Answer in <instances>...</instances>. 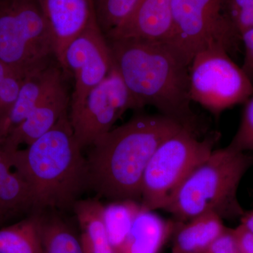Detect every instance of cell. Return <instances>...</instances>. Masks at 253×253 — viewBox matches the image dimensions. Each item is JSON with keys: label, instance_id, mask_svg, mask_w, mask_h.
Listing matches in <instances>:
<instances>
[{"label": "cell", "instance_id": "27", "mask_svg": "<svg viewBox=\"0 0 253 253\" xmlns=\"http://www.w3.org/2000/svg\"><path fill=\"white\" fill-rule=\"evenodd\" d=\"M241 253H253V235L242 224L234 229Z\"/></svg>", "mask_w": 253, "mask_h": 253}, {"label": "cell", "instance_id": "20", "mask_svg": "<svg viewBox=\"0 0 253 253\" xmlns=\"http://www.w3.org/2000/svg\"><path fill=\"white\" fill-rule=\"evenodd\" d=\"M0 253H43L37 212L0 228Z\"/></svg>", "mask_w": 253, "mask_h": 253}, {"label": "cell", "instance_id": "4", "mask_svg": "<svg viewBox=\"0 0 253 253\" xmlns=\"http://www.w3.org/2000/svg\"><path fill=\"white\" fill-rule=\"evenodd\" d=\"M253 166L252 156L229 145L214 150L190 173L164 211L181 222L207 213L223 220L241 219L246 211L240 204L238 191Z\"/></svg>", "mask_w": 253, "mask_h": 253}, {"label": "cell", "instance_id": "17", "mask_svg": "<svg viewBox=\"0 0 253 253\" xmlns=\"http://www.w3.org/2000/svg\"><path fill=\"white\" fill-rule=\"evenodd\" d=\"M226 228L223 219L214 213L179 221L172 236V253H205Z\"/></svg>", "mask_w": 253, "mask_h": 253}, {"label": "cell", "instance_id": "21", "mask_svg": "<svg viewBox=\"0 0 253 253\" xmlns=\"http://www.w3.org/2000/svg\"><path fill=\"white\" fill-rule=\"evenodd\" d=\"M141 209L134 200L112 201L104 206V221L108 237L115 253H121L135 219Z\"/></svg>", "mask_w": 253, "mask_h": 253}, {"label": "cell", "instance_id": "23", "mask_svg": "<svg viewBox=\"0 0 253 253\" xmlns=\"http://www.w3.org/2000/svg\"><path fill=\"white\" fill-rule=\"evenodd\" d=\"M229 146L241 152L253 151V93L246 102L239 129Z\"/></svg>", "mask_w": 253, "mask_h": 253}, {"label": "cell", "instance_id": "8", "mask_svg": "<svg viewBox=\"0 0 253 253\" xmlns=\"http://www.w3.org/2000/svg\"><path fill=\"white\" fill-rule=\"evenodd\" d=\"M226 0H172V34L168 44L186 62L201 50L221 46L229 53L241 41L225 11Z\"/></svg>", "mask_w": 253, "mask_h": 253}, {"label": "cell", "instance_id": "13", "mask_svg": "<svg viewBox=\"0 0 253 253\" xmlns=\"http://www.w3.org/2000/svg\"><path fill=\"white\" fill-rule=\"evenodd\" d=\"M172 0H140L129 18L107 39L139 40L168 43L172 34Z\"/></svg>", "mask_w": 253, "mask_h": 253}, {"label": "cell", "instance_id": "25", "mask_svg": "<svg viewBox=\"0 0 253 253\" xmlns=\"http://www.w3.org/2000/svg\"><path fill=\"white\" fill-rule=\"evenodd\" d=\"M205 253H241L234 229L226 228Z\"/></svg>", "mask_w": 253, "mask_h": 253}, {"label": "cell", "instance_id": "28", "mask_svg": "<svg viewBox=\"0 0 253 253\" xmlns=\"http://www.w3.org/2000/svg\"><path fill=\"white\" fill-rule=\"evenodd\" d=\"M243 226L253 235V208L251 211H245L244 215L240 219Z\"/></svg>", "mask_w": 253, "mask_h": 253}, {"label": "cell", "instance_id": "29", "mask_svg": "<svg viewBox=\"0 0 253 253\" xmlns=\"http://www.w3.org/2000/svg\"><path fill=\"white\" fill-rule=\"evenodd\" d=\"M9 71V68L0 61V83Z\"/></svg>", "mask_w": 253, "mask_h": 253}, {"label": "cell", "instance_id": "7", "mask_svg": "<svg viewBox=\"0 0 253 253\" xmlns=\"http://www.w3.org/2000/svg\"><path fill=\"white\" fill-rule=\"evenodd\" d=\"M189 86L192 102L215 116L246 103L253 93L252 80L221 46L194 55L189 65Z\"/></svg>", "mask_w": 253, "mask_h": 253}, {"label": "cell", "instance_id": "26", "mask_svg": "<svg viewBox=\"0 0 253 253\" xmlns=\"http://www.w3.org/2000/svg\"><path fill=\"white\" fill-rule=\"evenodd\" d=\"M241 41L244 44L245 56L242 69L251 80L253 78V27L241 33Z\"/></svg>", "mask_w": 253, "mask_h": 253}, {"label": "cell", "instance_id": "11", "mask_svg": "<svg viewBox=\"0 0 253 253\" xmlns=\"http://www.w3.org/2000/svg\"><path fill=\"white\" fill-rule=\"evenodd\" d=\"M49 25L55 56L61 66L68 44L97 21L95 0H38ZM62 68V67H61Z\"/></svg>", "mask_w": 253, "mask_h": 253}, {"label": "cell", "instance_id": "6", "mask_svg": "<svg viewBox=\"0 0 253 253\" xmlns=\"http://www.w3.org/2000/svg\"><path fill=\"white\" fill-rule=\"evenodd\" d=\"M215 134L204 139L181 129L158 146L143 176L140 204L145 209L165 210L186 178L214 151Z\"/></svg>", "mask_w": 253, "mask_h": 253}, {"label": "cell", "instance_id": "10", "mask_svg": "<svg viewBox=\"0 0 253 253\" xmlns=\"http://www.w3.org/2000/svg\"><path fill=\"white\" fill-rule=\"evenodd\" d=\"M114 65L109 42L95 21L68 44L63 54L61 67L66 74L71 73L75 81L70 111L83 104Z\"/></svg>", "mask_w": 253, "mask_h": 253}, {"label": "cell", "instance_id": "22", "mask_svg": "<svg viewBox=\"0 0 253 253\" xmlns=\"http://www.w3.org/2000/svg\"><path fill=\"white\" fill-rule=\"evenodd\" d=\"M140 0H95L96 20L105 36L126 22Z\"/></svg>", "mask_w": 253, "mask_h": 253}, {"label": "cell", "instance_id": "2", "mask_svg": "<svg viewBox=\"0 0 253 253\" xmlns=\"http://www.w3.org/2000/svg\"><path fill=\"white\" fill-rule=\"evenodd\" d=\"M181 129L159 113L136 115L113 128L91 146L86 158L89 187L111 201L140 203L143 176L150 159L163 141Z\"/></svg>", "mask_w": 253, "mask_h": 253}, {"label": "cell", "instance_id": "16", "mask_svg": "<svg viewBox=\"0 0 253 253\" xmlns=\"http://www.w3.org/2000/svg\"><path fill=\"white\" fill-rule=\"evenodd\" d=\"M179 222L163 219L141 206L120 253H159Z\"/></svg>", "mask_w": 253, "mask_h": 253}, {"label": "cell", "instance_id": "1", "mask_svg": "<svg viewBox=\"0 0 253 253\" xmlns=\"http://www.w3.org/2000/svg\"><path fill=\"white\" fill-rule=\"evenodd\" d=\"M107 41L115 66L140 109L152 106L201 137L206 129L191 108L189 64L180 54L168 43Z\"/></svg>", "mask_w": 253, "mask_h": 253}, {"label": "cell", "instance_id": "24", "mask_svg": "<svg viewBox=\"0 0 253 253\" xmlns=\"http://www.w3.org/2000/svg\"><path fill=\"white\" fill-rule=\"evenodd\" d=\"M225 11L239 36L253 27V0H226Z\"/></svg>", "mask_w": 253, "mask_h": 253}, {"label": "cell", "instance_id": "9", "mask_svg": "<svg viewBox=\"0 0 253 253\" xmlns=\"http://www.w3.org/2000/svg\"><path fill=\"white\" fill-rule=\"evenodd\" d=\"M139 109L114 65L109 76L89 93L83 104L70 111L69 118L76 140L83 149L111 131L126 111Z\"/></svg>", "mask_w": 253, "mask_h": 253}, {"label": "cell", "instance_id": "18", "mask_svg": "<svg viewBox=\"0 0 253 253\" xmlns=\"http://www.w3.org/2000/svg\"><path fill=\"white\" fill-rule=\"evenodd\" d=\"M104 206L96 199L78 200L73 205L83 253H116L105 228Z\"/></svg>", "mask_w": 253, "mask_h": 253}, {"label": "cell", "instance_id": "5", "mask_svg": "<svg viewBox=\"0 0 253 253\" xmlns=\"http://www.w3.org/2000/svg\"><path fill=\"white\" fill-rule=\"evenodd\" d=\"M55 60L52 36L38 0H0V61L27 76Z\"/></svg>", "mask_w": 253, "mask_h": 253}, {"label": "cell", "instance_id": "12", "mask_svg": "<svg viewBox=\"0 0 253 253\" xmlns=\"http://www.w3.org/2000/svg\"><path fill=\"white\" fill-rule=\"evenodd\" d=\"M70 103L71 96L63 78L1 141L3 148L7 151H14L21 145L28 146L34 142L56 126L63 115L68 112Z\"/></svg>", "mask_w": 253, "mask_h": 253}, {"label": "cell", "instance_id": "15", "mask_svg": "<svg viewBox=\"0 0 253 253\" xmlns=\"http://www.w3.org/2000/svg\"><path fill=\"white\" fill-rule=\"evenodd\" d=\"M35 212L31 188L0 143V228Z\"/></svg>", "mask_w": 253, "mask_h": 253}, {"label": "cell", "instance_id": "14", "mask_svg": "<svg viewBox=\"0 0 253 253\" xmlns=\"http://www.w3.org/2000/svg\"><path fill=\"white\" fill-rule=\"evenodd\" d=\"M66 75L57 60L27 75L16 102L0 125V143L27 118L44 96L66 77Z\"/></svg>", "mask_w": 253, "mask_h": 253}, {"label": "cell", "instance_id": "19", "mask_svg": "<svg viewBox=\"0 0 253 253\" xmlns=\"http://www.w3.org/2000/svg\"><path fill=\"white\" fill-rule=\"evenodd\" d=\"M43 253H83L80 234L55 213L36 212Z\"/></svg>", "mask_w": 253, "mask_h": 253}, {"label": "cell", "instance_id": "3", "mask_svg": "<svg viewBox=\"0 0 253 253\" xmlns=\"http://www.w3.org/2000/svg\"><path fill=\"white\" fill-rule=\"evenodd\" d=\"M82 151L68 111L52 129L25 149L6 151L11 166L31 188L35 212L73 208L89 186L87 162Z\"/></svg>", "mask_w": 253, "mask_h": 253}]
</instances>
